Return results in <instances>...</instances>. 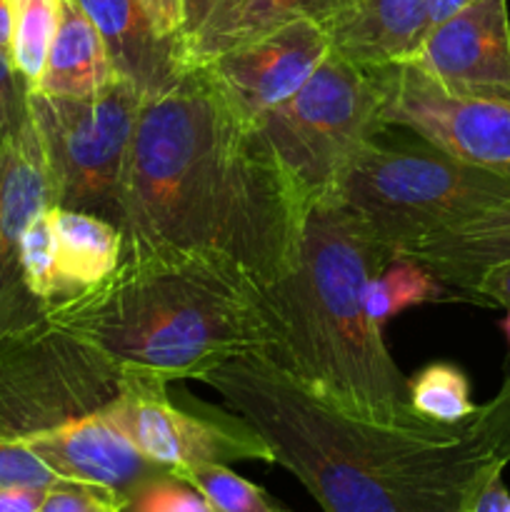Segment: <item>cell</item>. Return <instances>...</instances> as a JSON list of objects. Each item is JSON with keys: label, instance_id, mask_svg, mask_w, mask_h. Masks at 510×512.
I'll return each instance as SVG.
<instances>
[{"label": "cell", "instance_id": "obj_23", "mask_svg": "<svg viewBox=\"0 0 510 512\" xmlns=\"http://www.w3.org/2000/svg\"><path fill=\"white\" fill-rule=\"evenodd\" d=\"M168 473L190 485L213 512H290L228 465H183Z\"/></svg>", "mask_w": 510, "mask_h": 512}, {"label": "cell", "instance_id": "obj_15", "mask_svg": "<svg viewBox=\"0 0 510 512\" xmlns=\"http://www.w3.org/2000/svg\"><path fill=\"white\" fill-rule=\"evenodd\" d=\"M428 0H335L323 18L333 53L363 68L405 63L425 38Z\"/></svg>", "mask_w": 510, "mask_h": 512}, {"label": "cell", "instance_id": "obj_10", "mask_svg": "<svg viewBox=\"0 0 510 512\" xmlns=\"http://www.w3.org/2000/svg\"><path fill=\"white\" fill-rule=\"evenodd\" d=\"M370 70L383 123L413 130L465 163L510 173V103L445 93L410 63Z\"/></svg>", "mask_w": 510, "mask_h": 512}, {"label": "cell", "instance_id": "obj_2", "mask_svg": "<svg viewBox=\"0 0 510 512\" xmlns=\"http://www.w3.org/2000/svg\"><path fill=\"white\" fill-rule=\"evenodd\" d=\"M323 512H470L510 463V375L458 425L403 428L333 408L255 355L203 378Z\"/></svg>", "mask_w": 510, "mask_h": 512}, {"label": "cell", "instance_id": "obj_12", "mask_svg": "<svg viewBox=\"0 0 510 512\" xmlns=\"http://www.w3.org/2000/svg\"><path fill=\"white\" fill-rule=\"evenodd\" d=\"M405 63L450 95L510 103L508 0H470L435 25Z\"/></svg>", "mask_w": 510, "mask_h": 512}, {"label": "cell", "instance_id": "obj_38", "mask_svg": "<svg viewBox=\"0 0 510 512\" xmlns=\"http://www.w3.org/2000/svg\"><path fill=\"white\" fill-rule=\"evenodd\" d=\"M508 310V313H505V318H503V333H505V338H508V345H510V308H505Z\"/></svg>", "mask_w": 510, "mask_h": 512}, {"label": "cell", "instance_id": "obj_30", "mask_svg": "<svg viewBox=\"0 0 510 512\" xmlns=\"http://www.w3.org/2000/svg\"><path fill=\"white\" fill-rule=\"evenodd\" d=\"M28 83L13 68L10 55L0 53V140L13 138L28 120Z\"/></svg>", "mask_w": 510, "mask_h": 512}, {"label": "cell", "instance_id": "obj_1", "mask_svg": "<svg viewBox=\"0 0 510 512\" xmlns=\"http://www.w3.org/2000/svg\"><path fill=\"white\" fill-rule=\"evenodd\" d=\"M308 208L205 65L145 98L120 193L123 258L213 253L263 288L293 263Z\"/></svg>", "mask_w": 510, "mask_h": 512}, {"label": "cell", "instance_id": "obj_6", "mask_svg": "<svg viewBox=\"0 0 510 512\" xmlns=\"http://www.w3.org/2000/svg\"><path fill=\"white\" fill-rule=\"evenodd\" d=\"M143 103L145 95L120 75L90 98L28 93L60 208L83 210L120 228L125 163Z\"/></svg>", "mask_w": 510, "mask_h": 512}, {"label": "cell", "instance_id": "obj_8", "mask_svg": "<svg viewBox=\"0 0 510 512\" xmlns=\"http://www.w3.org/2000/svg\"><path fill=\"white\" fill-rule=\"evenodd\" d=\"M120 380L108 360L45 320L0 345V438L20 440L108 408Z\"/></svg>", "mask_w": 510, "mask_h": 512}, {"label": "cell", "instance_id": "obj_3", "mask_svg": "<svg viewBox=\"0 0 510 512\" xmlns=\"http://www.w3.org/2000/svg\"><path fill=\"white\" fill-rule=\"evenodd\" d=\"M48 320L118 373L203 380L233 358L273 360L260 285L213 253L123 258L100 283L48 305Z\"/></svg>", "mask_w": 510, "mask_h": 512}, {"label": "cell", "instance_id": "obj_32", "mask_svg": "<svg viewBox=\"0 0 510 512\" xmlns=\"http://www.w3.org/2000/svg\"><path fill=\"white\" fill-rule=\"evenodd\" d=\"M470 293L478 298V303L510 308V258L488 265L473 283Z\"/></svg>", "mask_w": 510, "mask_h": 512}, {"label": "cell", "instance_id": "obj_4", "mask_svg": "<svg viewBox=\"0 0 510 512\" xmlns=\"http://www.w3.org/2000/svg\"><path fill=\"white\" fill-rule=\"evenodd\" d=\"M393 253L333 195L313 200L290 268L263 285L275 333L270 363L343 413L430 428L408 403V378L365 313V285Z\"/></svg>", "mask_w": 510, "mask_h": 512}, {"label": "cell", "instance_id": "obj_22", "mask_svg": "<svg viewBox=\"0 0 510 512\" xmlns=\"http://www.w3.org/2000/svg\"><path fill=\"white\" fill-rule=\"evenodd\" d=\"M63 0H8L13 35H10V60L28 90L38 85L48 60L50 43L55 38Z\"/></svg>", "mask_w": 510, "mask_h": 512}, {"label": "cell", "instance_id": "obj_35", "mask_svg": "<svg viewBox=\"0 0 510 512\" xmlns=\"http://www.w3.org/2000/svg\"><path fill=\"white\" fill-rule=\"evenodd\" d=\"M210 0H183V30H180V68H183V53L190 45V40L198 35L200 25L205 23V15H208Z\"/></svg>", "mask_w": 510, "mask_h": 512}, {"label": "cell", "instance_id": "obj_31", "mask_svg": "<svg viewBox=\"0 0 510 512\" xmlns=\"http://www.w3.org/2000/svg\"><path fill=\"white\" fill-rule=\"evenodd\" d=\"M143 13L148 15L150 25L158 38L180 45V30H183V0H138ZM180 58V55H178Z\"/></svg>", "mask_w": 510, "mask_h": 512}, {"label": "cell", "instance_id": "obj_7", "mask_svg": "<svg viewBox=\"0 0 510 512\" xmlns=\"http://www.w3.org/2000/svg\"><path fill=\"white\" fill-rule=\"evenodd\" d=\"M260 128L295 190L308 203L323 198L355 150L383 128L373 70L330 53Z\"/></svg>", "mask_w": 510, "mask_h": 512}, {"label": "cell", "instance_id": "obj_13", "mask_svg": "<svg viewBox=\"0 0 510 512\" xmlns=\"http://www.w3.org/2000/svg\"><path fill=\"white\" fill-rule=\"evenodd\" d=\"M333 53L323 25L298 18L273 33L225 50L205 63L235 108L260 123L273 108L293 98Z\"/></svg>", "mask_w": 510, "mask_h": 512}, {"label": "cell", "instance_id": "obj_20", "mask_svg": "<svg viewBox=\"0 0 510 512\" xmlns=\"http://www.w3.org/2000/svg\"><path fill=\"white\" fill-rule=\"evenodd\" d=\"M365 313L378 328L410 305L445 303V300H473L435 278L423 263L413 258H393L365 285Z\"/></svg>", "mask_w": 510, "mask_h": 512}, {"label": "cell", "instance_id": "obj_19", "mask_svg": "<svg viewBox=\"0 0 510 512\" xmlns=\"http://www.w3.org/2000/svg\"><path fill=\"white\" fill-rule=\"evenodd\" d=\"M55 243H58V273L68 290L100 283L123 260V230L110 220L53 205L50 208Z\"/></svg>", "mask_w": 510, "mask_h": 512}, {"label": "cell", "instance_id": "obj_27", "mask_svg": "<svg viewBox=\"0 0 510 512\" xmlns=\"http://www.w3.org/2000/svg\"><path fill=\"white\" fill-rule=\"evenodd\" d=\"M243 5L245 0H210L205 23L200 25L198 35L190 40V45L183 53V70L210 63V60L223 50L225 38H228L230 30H233Z\"/></svg>", "mask_w": 510, "mask_h": 512}, {"label": "cell", "instance_id": "obj_26", "mask_svg": "<svg viewBox=\"0 0 510 512\" xmlns=\"http://www.w3.org/2000/svg\"><path fill=\"white\" fill-rule=\"evenodd\" d=\"M123 512H213L203 498L170 473L148 480L135 490Z\"/></svg>", "mask_w": 510, "mask_h": 512}, {"label": "cell", "instance_id": "obj_14", "mask_svg": "<svg viewBox=\"0 0 510 512\" xmlns=\"http://www.w3.org/2000/svg\"><path fill=\"white\" fill-rule=\"evenodd\" d=\"M15 443L33 450L60 480L100 485L123 498H130L148 480L168 473L143 458L128 435L108 418L105 408L58 428L25 435Z\"/></svg>", "mask_w": 510, "mask_h": 512}, {"label": "cell", "instance_id": "obj_9", "mask_svg": "<svg viewBox=\"0 0 510 512\" xmlns=\"http://www.w3.org/2000/svg\"><path fill=\"white\" fill-rule=\"evenodd\" d=\"M130 443L163 470L183 465H233L240 460L273 463L268 443L245 423L220 413H188L170 403L168 383L123 375L120 393L105 408Z\"/></svg>", "mask_w": 510, "mask_h": 512}, {"label": "cell", "instance_id": "obj_18", "mask_svg": "<svg viewBox=\"0 0 510 512\" xmlns=\"http://www.w3.org/2000/svg\"><path fill=\"white\" fill-rule=\"evenodd\" d=\"M108 48L75 0L60 3V20L43 75L30 93L53 98H90L113 80Z\"/></svg>", "mask_w": 510, "mask_h": 512}, {"label": "cell", "instance_id": "obj_5", "mask_svg": "<svg viewBox=\"0 0 510 512\" xmlns=\"http://www.w3.org/2000/svg\"><path fill=\"white\" fill-rule=\"evenodd\" d=\"M328 195L398 258L420 240L508 200L510 173L465 163L413 130L383 123L345 163Z\"/></svg>", "mask_w": 510, "mask_h": 512}, {"label": "cell", "instance_id": "obj_29", "mask_svg": "<svg viewBox=\"0 0 510 512\" xmlns=\"http://www.w3.org/2000/svg\"><path fill=\"white\" fill-rule=\"evenodd\" d=\"M58 475L25 445L0 438V488H50L58 483Z\"/></svg>", "mask_w": 510, "mask_h": 512}, {"label": "cell", "instance_id": "obj_34", "mask_svg": "<svg viewBox=\"0 0 510 512\" xmlns=\"http://www.w3.org/2000/svg\"><path fill=\"white\" fill-rule=\"evenodd\" d=\"M470 512H510V490L505 488L503 473L493 475L475 498Z\"/></svg>", "mask_w": 510, "mask_h": 512}, {"label": "cell", "instance_id": "obj_24", "mask_svg": "<svg viewBox=\"0 0 510 512\" xmlns=\"http://www.w3.org/2000/svg\"><path fill=\"white\" fill-rule=\"evenodd\" d=\"M20 263H23L25 285L40 303L50 305L70 290L58 273V243H55L50 208L35 215L20 238Z\"/></svg>", "mask_w": 510, "mask_h": 512}, {"label": "cell", "instance_id": "obj_11", "mask_svg": "<svg viewBox=\"0 0 510 512\" xmlns=\"http://www.w3.org/2000/svg\"><path fill=\"white\" fill-rule=\"evenodd\" d=\"M43 143L33 118L13 138L0 140V345L33 333L48 320V305L25 285L20 238L30 220L53 208Z\"/></svg>", "mask_w": 510, "mask_h": 512}, {"label": "cell", "instance_id": "obj_16", "mask_svg": "<svg viewBox=\"0 0 510 512\" xmlns=\"http://www.w3.org/2000/svg\"><path fill=\"white\" fill-rule=\"evenodd\" d=\"M108 48L113 73L145 98L163 93L183 73L178 45L158 38L138 0H75Z\"/></svg>", "mask_w": 510, "mask_h": 512}, {"label": "cell", "instance_id": "obj_36", "mask_svg": "<svg viewBox=\"0 0 510 512\" xmlns=\"http://www.w3.org/2000/svg\"><path fill=\"white\" fill-rule=\"evenodd\" d=\"M470 0H428V15H425V35L435 28L438 23L448 20L450 15L458 13L460 8H465Z\"/></svg>", "mask_w": 510, "mask_h": 512}, {"label": "cell", "instance_id": "obj_28", "mask_svg": "<svg viewBox=\"0 0 510 512\" xmlns=\"http://www.w3.org/2000/svg\"><path fill=\"white\" fill-rule=\"evenodd\" d=\"M128 498L100 485L58 480L45 490L38 512H123Z\"/></svg>", "mask_w": 510, "mask_h": 512}, {"label": "cell", "instance_id": "obj_21", "mask_svg": "<svg viewBox=\"0 0 510 512\" xmlns=\"http://www.w3.org/2000/svg\"><path fill=\"white\" fill-rule=\"evenodd\" d=\"M408 403L433 425H458L478 410L470 400L468 375L453 363H430L408 378Z\"/></svg>", "mask_w": 510, "mask_h": 512}, {"label": "cell", "instance_id": "obj_17", "mask_svg": "<svg viewBox=\"0 0 510 512\" xmlns=\"http://www.w3.org/2000/svg\"><path fill=\"white\" fill-rule=\"evenodd\" d=\"M398 258L418 260L435 278L478 303V298L470 293L475 280L488 265L510 258V198L475 218L420 240Z\"/></svg>", "mask_w": 510, "mask_h": 512}, {"label": "cell", "instance_id": "obj_37", "mask_svg": "<svg viewBox=\"0 0 510 512\" xmlns=\"http://www.w3.org/2000/svg\"><path fill=\"white\" fill-rule=\"evenodd\" d=\"M10 35H13V20H10L8 0H0V53L10 55Z\"/></svg>", "mask_w": 510, "mask_h": 512}, {"label": "cell", "instance_id": "obj_33", "mask_svg": "<svg viewBox=\"0 0 510 512\" xmlns=\"http://www.w3.org/2000/svg\"><path fill=\"white\" fill-rule=\"evenodd\" d=\"M48 488H0V512H38Z\"/></svg>", "mask_w": 510, "mask_h": 512}, {"label": "cell", "instance_id": "obj_25", "mask_svg": "<svg viewBox=\"0 0 510 512\" xmlns=\"http://www.w3.org/2000/svg\"><path fill=\"white\" fill-rule=\"evenodd\" d=\"M333 5L335 0H245L220 53L235 48V45L250 43L255 38H263V35L278 30L280 25L293 23L298 18H313L323 23Z\"/></svg>", "mask_w": 510, "mask_h": 512}]
</instances>
